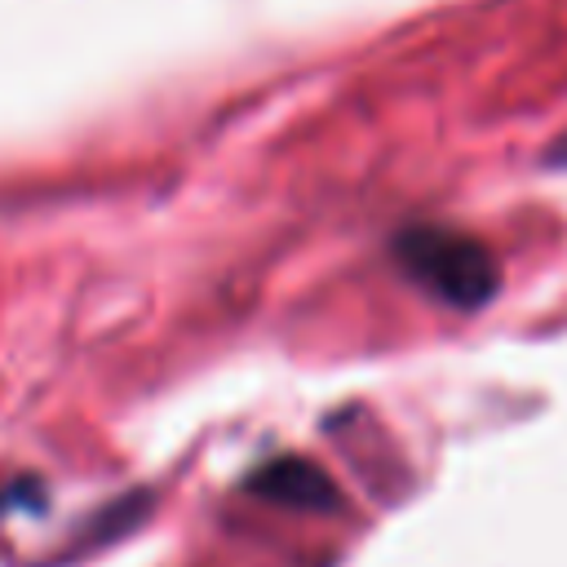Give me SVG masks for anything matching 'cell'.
I'll return each mask as SVG.
<instances>
[{
  "instance_id": "6da1fadb",
  "label": "cell",
  "mask_w": 567,
  "mask_h": 567,
  "mask_svg": "<svg viewBox=\"0 0 567 567\" xmlns=\"http://www.w3.org/2000/svg\"><path fill=\"white\" fill-rule=\"evenodd\" d=\"M390 252H394V266L421 292H430L439 306L483 310L501 292L496 257L483 248V239H474V235H465L456 226H439V221L403 226L394 235Z\"/></svg>"
},
{
  "instance_id": "7a4b0ae2",
  "label": "cell",
  "mask_w": 567,
  "mask_h": 567,
  "mask_svg": "<svg viewBox=\"0 0 567 567\" xmlns=\"http://www.w3.org/2000/svg\"><path fill=\"white\" fill-rule=\"evenodd\" d=\"M248 492H257L270 505L284 509H306V514H332L341 509L337 483L306 456H275L261 470L248 474Z\"/></svg>"
},
{
  "instance_id": "3957f363",
  "label": "cell",
  "mask_w": 567,
  "mask_h": 567,
  "mask_svg": "<svg viewBox=\"0 0 567 567\" xmlns=\"http://www.w3.org/2000/svg\"><path fill=\"white\" fill-rule=\"evenodd\" d=\"M540 164H545V168H567V133H563V137H554V142L545 146Z\"/></svg>"
}]
</instances>
